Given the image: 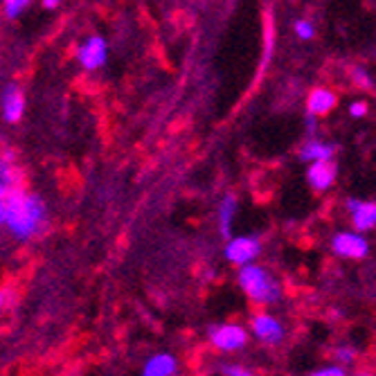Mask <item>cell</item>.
Listing matches in <instances>:
<instances>
[{
    "instance_id": "7",
    "label": "cell",
    "mask_w": 376,
    "mask_h": 376,
    "mask_svg": "<svg viewBox=\"0 0 376 376\" xmlns=\"http://www.w3.org/2000/svg\"><path fill=\"white\" fill-rule=\"evenodd\" d=\"M0 106H3V117L10 124H16L25 113V95L19 86H7L3 90V97H0Z\"/></svg>"
},
{
    "instance_id": "8",
    "label": "cell",
    "mask_w": 376,
    "mask_h": 376,
    "mask_svg": "<svg viewBox=\"0 0 376 376\" xmlns=\"http://www.w3.org/2000/svg\"><path fill=\"white\" fill-rule=\"evenodd\" d=\"M253 331H255V336L261 338L264 343H268V345H275L284 338V327H281L279 320H275L273 315H255Z\"/></svg>"
},
{
    "instance_id": "24",
    "label": "cell",
    "mask_w": 376,
    "mask_h": 376,
    "mask_svg": "<svg viewBox=\"0 0 376 376\" xmlns=\"http://www.w3.org/2000/svg\"><path fill=\"white\" fill-rule=\"evenodd\" d=\"M59 5H61V0H43V7H46V10H57Z\"/></svg>"
},
{
    "instance_id": "9",
    "label": "cell",
    "mask_w": 376,
    "mask_h": 376,
    "mask_svg": "<svg viewBox=\"0 0 376 376\" xmlns=\"http://www.w3.org/2000/svg\"><path fill=\"white\" fill-rule=\"evenodd\" d=\"M347 208L352 212V219H354V226L365 232V230H372L376 226V205L372 201H347Z\"/></svg>"
},
{
    "instance_id": "22",
    "label": "cell",
    "mask_w": 376,
    "mask_h": 376,
    "mask_svg": "<svg viewBox=\"0 0 376 376\" xmlns=\"http://www.w3.org/2000/svg\"><path fill=\"white\" fill-rule=\"evenodd\" d=\"M224 374L226 376H253L248 370H244V367L239 365H224Z\"/></svg>"
},
{
    "instance_id": "5",
    "label": "cell",
    "mask_w": 376,
    "mask_h": 376,
    "mask_svg": "<svg viewBox=\"0 0 376 376\" xmlns=\"http://www.w3.org/2000/svg\"><path fill=\"white\" fill-rule=\"evenodd\" d=\"M333 253L340 255V257H349V259H363L367 253H370V244L367 239L356 235V232H340L333 237Z\"/></svg>"
},
{
    "instance_id": "23",
    "label": "cell",
    "mask_w": 376,
    "mask_h": 376,
    "mask_svg": "<svg viewBox=\"0 0 376 376\" xmlns=\"http://www.w3.org/2000/svg\"><path fill=\"white\" fill-rule=\"evenodd\" d=\"M336 358H338V361H343V363L354 361V349H345V347H340V349H336Z\"/></svg>"
},
{
    "instance_id": "1",
    "label": "cell",
    "mask_w": 376,
    "mask_h": 376,
    "mask_svg": "<svg viewBox=\"0 0 376 376\" xmlns=\"http://www.w3.org/2000/svg\"><path fill=\"white\" fill-rule=\"evenodd\" d=\"M46 219V205L39 196L25 194L23 190H10L3 205V217L0 224L10 226L12 232L19 239H28L37 232L41 221Z\"/></svg>"
},
{
    "instance_id": "13",
    "label": "cell",
    "mask_w": 376,
    "mask_h": 376,
    "mask_svg": "<svg viewBox=\"0 0 376 376\" xmlns=\"http://www.w3.org/2000/svg\"><path fill=\"white\" fill-rule=\"evenodd\" d=\"M176 372V358L172 354H158L144 365L142 376H174Z\"/></svg>"
},
{
    "instance_id": "15",
    "label": "cell",
    "mask_w": 376,
    "mask_h": 376,
    "mask_svg": "<svg viewBox=\"0 0 376 376\" xmlns=\"http://www.w3.org/2000/svg\"><path fill=\"white\" fill-rule=\"evenodd\" d=\"M237 212V201L235 196H226L224 201L219 205V228H221V235L228 237L230 230H232V217Z\"/></svg>"
},
{
    "instance_id": "20",
    "label": "cell",
    "mask_w": 376,
    "mask_h": 376,
    "mask_svg": "<svg viewBox=\"0 0 376 376\" xmlns=\"http://www.w3.org/2000/svg\"><path fill=\"white\" fill-rule=\"evenodd\" d=\"M311 376H347V374L340 365H329V367H322L318 372H313Z\"/></svg>"
},
{
    "instance_id": "16",
    "label": "cell",
    "mask_w": 376,
    "mask_h": 376,
    "mask_svg": "<svg viewBox=\"0 0 376 376\" xmlns=\"http://www.w3.org/2000/svg\"><path fill=\"white\" fill-rule=\"evenodd\" d=\"M19 172H16V167L12 165V160L7 158H0V187H5V190H16L19 187Z\"/></svg>"
},
{
    "instance_id": "17",
    "label": "cell",
    "mask_w": 376,
    "mask_h": 376,
    "mask_svg": "<svg viewBox=\"0 0 376 376\" xmlns=\"http://www.w3.org/2000/svg\"><path fill=\"white\" fill-rule=\"evenodd\" d=\"M295 34H297V39L311 41V39L315 37V25H313L311 21H306V19L295 21Z\"/></svg>"
},
{
    "instance_id": "3",
    "label": "cell",
    "mask_w": 376,
    "mask_h": 376,
    "mask_svg": "<svg viewBox=\"0 0 376 376\" xmlns=\"http://www.w3.org/2000/svg\"><path fill=\"white\" fill-rule=\"evenodd\" d=\"M108 57V46L99 34H92L83 43L77 48V61L81 63L83 70H97L106 63Z\"/></svg>"
},
{
    "instance_id": "25",
    "label": "cell",
    "mask_w": 376,
    "mask_h": 376,
    "mask_svg": "<svg viewBox=\"0 0 376 376\" xmlns=\"http://www.w3.org/2000/svg\"><path fill=\"white\" fill-rule=\"evenodd\" d=\"M3 304H5V293L0 290V306H3Z\"/></svg>"
},
{
    "instance_id": "18",
    "label": "cell",
    "mask_w": 376,
    "mask_h": 376,
    "mask_svg": "<svg viewBox=\"0 0 376 376\" xmlns=\"http://www.w3.org/2000/svg\"><path fill=\"white\" fill-rule=\"evenodd\" d=\"M32 0H3V7H5V14L10 16V19H16L25 7H28Z\"/></svg>"
},
{
    "instance_id": "19",
    "label": "cell",
    "mask_w": 376,
    "mask_h": 376,
    "mask_svg": "<svg viewBox=\"0 0 376 376\" xmlns=\"http://www.w3.org/2000/svg\"><path fill=\"white\" fill-rule=\"evenodd\" d=\"M352 79L354 83H358L361 88H372V79H370V75H367V70H363V68H354L352 70Z\"/></svg>"
},
{
    "instance_id": "10",
    "label": "cell",
    "mask_w": 376,
    "mask_h": 376,
    "mask_svg": "<svg viewBox=\"0 0 376 376\" xmlns=\"http://www.w3.org/2000/svg\"><path fill=\"white\" fill-rule=\"evenodd\" d=\"M306 178H309L313 190H318V192L329 190L333 181H336V165H333L331 160L329 162H311Z\"/></svg>"
},
{
    "instance_id": "14",
    "label": "cell",
    "mask_w": 376,
    "mask_h": 376,
    "mask_svg": "<svg viewBox=\"0 0 376 376\" xmlns=\"http://www.w3.org/2000/svg\"><path fill=\"white\" fill-rule=\"evenodd\" d=\"M273 50H275V21H273V12L266 10V16H264V59H261V68H266Z\"/></svg>"
},
{
    "instance_id": "11",
    "label": "cell",
    "mask_w": 376,
    "mask_h": 376,
    "mask_svg": "<svg viewBox=\"0 0 376 376\" xmlns=\"http://www.w3.org/2000/svg\"><path fill=\"white\" fill-rule=\"evenodd\" d=\"M336 106V95L327 88H315L311 90V95L306 97V108H309V115H327L329 110Z\"/></svg>"
},
{
    "instance_id": "6",
    "label": "cell",
    "mask_w": 376,
    "mask_h": 376,
    "mask_svg": "<svg viewBox=\"0 0 376 376\" xmlns=\"http://www.w3.org/2000/svg\"><path fill=\"white\" fill-rule=\"evenodd\" d=\"M257 255H259V241L253 237H235L226 248L228 261L237 264V266H248Z\"/></svg>"
},
{
    "instance_id": "21",
    "label": "cell",
    "mask_w": 376,
    "mask_h": 376,
    "mask_svg": "<svg viewBox=\"0 0 376 376\" xmlns=\"http://www.w3.org/2000/svg\"><path fill=\"white\" fill-rule=\"evenodd\" d=\"M349 115H352V117H365L367 115V104H365V101H354V104L352 106H349Z\"/></svg>"
},
{
    "instance_id": "12",
    "label": "cell",
    "mask_w": 376,
    "mask_h": 376,
    "mask_svg": "<svg viewBox=\"0 0 376 376\" xmlns=\"http://www.w3.org/2000/svg\"><path fill=\"white\" fill-rule=\"evenodd\" d=\"M336 153V147L329 142H320V140H313V142H306L302 151H300V158L302 160H313V162H329Z\"/></svg>"
},
{
    "instance_id": "26",
    "label": "cell",
    "mask_w": 376,
    "mask_h": 376,
    "mask_svg": "<svg viewBox=\"0 0 376 376\" xmlns=\"http://www.w3.org/2000/svg\"><path fill=\"white\" fill-rule=\"evenodd\" d=\"M356 376H372V374H367V372H361V374H356Z\"/></svg>"
},
{
    "instance_id": "4",
    "label": "cell",
    "mask_w": 376,
    "mask_h": 376,
    "mask_svg": "<svg viewBox=\"0 0 376 376\" xmlns=\"http://www.w3.org/2000/svg\"><path fill=\"white\" fill-rule=\"evenodd\" d=\"M210 340L219 347L221 352H237L239 347L246 345V329L239 324H219V327L210 329Z\"/></svg>"
},
{
    "instance_id": "2",
    "label": "cell",
    "mask_w": 376,
    "mask_h": 376,
    "mask_svg": "<svg viewBox=\"0 0 376 376\" xmlns=\"http://www.w3.org/2000/svg\"><path fill=\"white\" fill-rule=\"evenodd\" d=\"M239 284L255 302L270 304L279 297V286L268 277L266 270L261 266H255V264H248L239 270Z\"/></svg>"
}]
</instances>
